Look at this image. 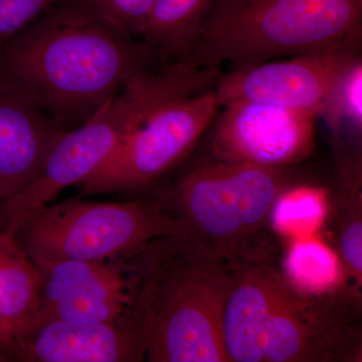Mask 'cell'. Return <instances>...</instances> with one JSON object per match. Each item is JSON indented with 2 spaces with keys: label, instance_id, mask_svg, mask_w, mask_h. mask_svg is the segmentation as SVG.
I'll list each match as a JSON object with an SVG mask.
<instances>
[{
  "label": "cell",
  "instance_id": "cell-11",
  "mask_svg": "<svg viewBox=\"0 0 362 362\" xmlns=\"http://www.w3.org/2000/svg\"><path fill=\"white\" fill-rule=\"evenodd\" d=\"M334 293L304 296L287 283L267 326L264 362L344 358L354 337Z\"/></svg>",
  "mask_w": 362,
  "mask_h": 362
},
{
  "label": "cell",
  "instance_id": "cell-5",
  "mask_svg": "<svg viewBox=\"0 0 362 362\" xmlns=\"http://www.w3.org/2000/svg\"><path fill=\"white\" fill-rule=\"evenodd\" d=\"M16 242L42 267L64 261L108 258L164 235L190 232L153 197L122 202L69 199L16 216Z\"/></svg>",
  "mask_w": 362,
  "mask_h": 362
},
{
  "label": "cell",
  "instance_id": "cell-22",
  "mask_svg": "<svg viewBox=\"0 0 362 362\" xmlns=\"http://www.w3.org/2000/svg\"><path fill=\"white\" fill-rule=\"evenodd\" d=\"M254 1L255 0H214L211 11L202 26L201 35L226 25Z\"/></svg>",
  "mask_w": 362,
  "mask_h": 362
},
{
  "label": "cell",
  "instance_id": "cell-17",
  "mask_svg": "<svg viewBox=\"0 0 362 362\" xmlns=\"http://www.w3.org/2000/svg\"><path fill=\"white\" fill-rule=\"evenodd\" d=\"M342 265L330 247L314 239L293 240L286 254V282L304 296H324L337 291L342 283Z\"/></svg>",
  "mask_w": 362,
  "mask_h": 362
},
{
  "label": "cell",
  "instance_id": "cell-4",
  "mask_svg": "<svg viewBox=\"0 0 362 362\" xmlns=\"http://www.w3.org/2000/svg\"><path fill=\"white\" fill-rule=\"evenodd\" d=\"M362 0H255L221 28L202 33L176 59L235 69L359 45Z\"/></svg>",
  "mask_w": 362,
  "mask_h": 362
},
{
  "label": "cell",
  "instance_id": "cell-13",
  "mask_svg": "<svg viewBox=\"0 0 362 362\" xmlns=\"http://www.w3.org/2000/svg\"><path fill=\"white\" fill-rule=\"evenodd\" d=\"M286 282L269 258L233 265L223 316V339L230 362H264L267 326Z\"/></svg>",
  "mask_w": 362,
  "mask_h": 362
},
{
  "label": "cell",
  "instance_id": "cell-19",
  "mask_svg": "<svg viewBox=\"0 0 362 362\" xmlns=\"http://www.w3.org/2000/svg\"><path fill=\"white\" fill-rule=\"evenodd\" d=\"M347 192L337 194L338 214V247L343 268L361 285L362 277V221L361 197L358 194V180L346 185Z\"/></svg>",
  "mask_w": 362,
  "mask_h": 362
},
{
  "label": "cell",
  "instance_id": "cell-16",
  "mask_svg": "<svg viewBox=\"0 0 362 362\" xmlns=\"http://www.w3.org/2000/svg\"><path fill=\"white\" fill-rule=\"evenodd\" d=\"M214 0H156L142 42L161 59H175L199 37Z\"/></svg>",
  "mask_w": 362,
  "mask_h": 362
},
{
  "label": "cell",
  "instance_id": "cell-7",
  "mask_svg": "<svg viewBox=\"0 0 362 362\" xmlns=\"http://www.w3.org/2000/svg\"><path fill=\"white\" fill-rule=\"evenodd\" d=\"M168 87L165 74L149 66L133 76L87 122L66 131L54 143L39 175L6 202L9 223L25 211L51 204L66 187L89 177Z\"/></svg>",
  "mask_w": 362,
  "mask_h": 362
},
{
  "label": "cell",
  "instance_id": "cell-3",
  "mask_svg": "<svg viewBox=\"0 0 362 362\" xmlns=\"http://www.w3.org/2000/svg\"><path fill=\"white\" fill-rule=\"evenodd\" d=\"M289 187L288 169L211 158L190 166L153 199L187 223L202 246L238 265L269 258L266 226Z\"/></svg>",
  "mask_w": 362,
  "mask_h": 362
},
{
  "label": "cell",
  "instance_id": "cell-6",
  "mask_svg": "<svg viewBox=\"0 0 362 362\" xmlns=\"http://www.w3.org/2000/svg\"><path fill=\"white\" fill-rule=\"evenodd\" d=\"M214 89L181 90L149 106L102 165L78 183L80 197L141 194L180 168L220 111Z\"/></svg>",
  "mask_w": 362,
  "mask_h": 362
},
{
  "label": "cell",
  "instance_id": "cell-1",
  "mask_svg": "<svg viewBox=\"0 0 362 362\" xmlns=\"http://www.w3.org/2000/svg\"><path fill=\"white\" fill-rule=\"evenodd\" d=\"M161 61L90 0H59L0 47V85L69 131L87 122L133 76Z\"/></svg>",
  "mask_w": 362,
  "mask_h": 362
},
{
  "label": "cell",
  "instance_id": "cell-23",
  "mask_svg": "<svg viewBox=\"0 0 362 362\" xmlns=\"http://www.w3.org/2000/svg\"><path fill=\"white\" fill-rule=\"evenodd\" d=\"M16 340L13 333L0 319V362L13 361Z\"/></svg>",
  "mask_w": 362,
  "mask_h": 362
},
{
  "label": "cell",
  "instance_id": "cell-10",
  "mask_svg": "<svg viewBox=\"0 0 362 362\" xmlns=\"http://www.w3.org/2000/svg\"><path fill=\"white\" fill-rule=\"evenodd\" d=\"M318 116L257 101L223 105L209 129L211 158L259 168L288 169L315 148Z\"/></svg>",
  "mask_w": 362,
  "mask_h": 362
},
{
  "label": "cell",
  "instance_id": "cell-18",
  "mask_svg": "<svg viewBox=\"0 0 362 362\" xmlns=\"http://www.w3.org/2000/svg\"><path fill=\"white\" fill-rule=\"evenodd\" d=\"M327 214V199L315 188L289 187L278 197L270 221L278 233L292 238L311 235Z\"/></svg>",
  "mask_w": 362,
  "mask_h": 362
},
{
  "label": "cell",
  "instance_id": "cell-8",
  "mask_svg": "<svg viewBox=\"0 0 362 362\" xmlns=\"http://www.w3.org/2000/svg\"><path fill=\"white\" fill-rule=\"evenodd\" d=\"M142 249L92 261H64L37 267V315L73 322L144 326L140 305Z\"/></svg>",
  "mask_w": 362,
  "mask_h": 362
},
{
  "label": "cell",
  "instance_id": "cell-21",
  "mask_svg": "<svg viewBox=\"0 0 362 362\" xmlns=\"http://www.w3.org/2000/svg\"><path fill=\"white\" fill-rule=\"evenodd\" d=\"M59 0H0V47L47 13Z\"/></svg>",
  "mask_w": 362,
  "mask_h": 362
},
{
  "label": "cell",
  "instance_id": "cell-2",
  "mask_svg": "<svg viewBox=\"0 0 362 362\" xmlns=\"http://www.w3.org/2000/svg\"><path fill=\"white\" fill-rule=\"evenodd\" d=\"M142 318L150 362H228L223 316L233 265L190 232L141 252Z\"/></svg>",
  "mask_w": 362,
  "mask_h": 362
},
{
  "label": "cell",
  "instance_id": "cell-24",
  "mask_svg": "<svg viewBox=\"0 0 362 362\" xmlns=\"http://www.w3.org/2000/svg\"><path fill=\"white\" fill-rule=\"evenodd\" d=\"M9 226L8 214L6 211V201L0 197V232Z\"/></svg>",
  "mask_w": 362,
  "mask_h": 362
},
{
  "label": "cell",
  "instance_id": "cell-9",
  "mask_svg": "<svg viewBox=\"0 0 362 362\" xmlns=\"http://www.w3.org/2000/svg\"><path fill=\"white\" fill-rule=\"evenodd\" d=\"M361 63L358 45L271 59L223 73L214 92L220 107L257 101L322 116L343 80Z\"/></svg>",
  "mask_w": 362,
  "mask_h": 362
},
{
  "label": "cell",
  "instance_id": "cell-12",
  "mask_svg": "<svg viewBox=\"0 0 362 362\" xmlns=\"http://www.w3.org/2000/svg\"><path fill=\"white\" fill-rule=\"evenodd\" d=\"M13 361L138 362L146 354L141 323H85L37 315L14 337Z\"/></svg>",
  "mask_w": 362,
  "mask_h": 362
},
{
  "label": "cell",
  "instance_id": "cell-14",
  "mask_svg": "<svg viewBox=\"0 0 362 362\" xmlns=\"http://www.w3.org/2000/svg\"><path fill=\"white\" fill-rule=\"evenodd\" d=\"M66 130L30 101L0 85V197L13 199L40 173Z\"/></svg>",
  "mask_w": 362,
  "mask_h": 362
},
{
  "label": "cell",
  "instance_id": "cell-20",
  "mask_svg": "<svg viewBox=\"0 0 362 362\" xmlns=\"http://www.w3.org/2000/svg\"><path fill=\"white\" fill-rule=\"evenodd\" d=\"M98 11L126 35L142 40L156 0H90Z\"/></svg>",
  "mask_w": 362,
  "mask_h": 362
},
{
  "label": "cell",
  "instance_id": "cell-15",
  "mask_svg": "<svg viewBox=\"0 0 362 362\" xmlns=\"http://www.w3.org/2000/svg\"><path fill=\"white\" fill-rule=\"evenodd\" d=\"M40 289L39 268L9 225L0 232V319L14 337L39 314Z\"/></svg>",
  "mask_w": 362,
  "mask_h": 362
}]
</instances>
